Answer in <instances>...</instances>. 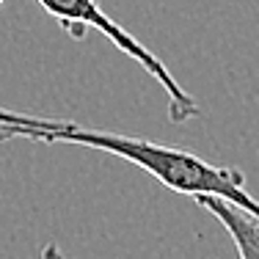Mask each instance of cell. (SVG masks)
Returning <instances> with one entry per match:
<instances>
[{
  "label": "cell",
  "instance_id": "cell-1",
  "mask_svg": "<svg viewBox=\"0 0 259 259\" xmlns=\"http://www.w3.org/2000/svg\"><path fill=\"white\" fill-rule=\"evenodd\" d=\"M11 138H28V141H47V144H77L85 149L108 152L127 163L144 168L152 174L160 185H165L174 193L185 196H221L234 204L259 212L256 201L245 190V174L234 165H212L204 157L193 152L177 149V146H163L152 144L144 138H130V135H116V133H102V130H89L80 127L75 121H64L55 130H33V127H14L6 133L3 141Z\"/></svg>",
  "mask_w": 259,
  "mask_h": 259
},
{
  "label": "cell",
  "instance_id": "cell-2",
  "mask_svg": "<svg viewBox=\"0 0 259 259\" xmlns=\"http://www.w3.org/2000/svg\"><path fill=\"white\" fill-rule=\"evenodd\" d=\"M47 14L58 22V28L64 30L69 39L83 41L89 30H100L108 41H113L127 58L138 61L141 69L149 72V77H155L160 83V89L168 97V116L174 124H185V121L199 116V105L193 102V97L182 89L174 80L165 64L157 58L149 47H144L133 33H127L119 22H113L108 14L97 6V0H36Z\"/></svg>",
  "mask_w": 259,
  "mask_h": 259
},
{
  "label": "cell",
  "instance_id": "cell-3",
  "mask_svg": "<svg viewBox=\"0 0 259 259\" xmlns=\"http://www.w3.org/2000/svg\"><path fill=\"white\" fill-rule=\"evenodd\" d=\"M193 199L199 207H204L207 212H212L224 224L240 259H259V212H251V209L234 204L229 199L209 193L193 196Z\"/></svg>",
  "mask_w": 259,
  "mask_h": 259
},
{
  "label": "cell",
  "instance_id": "cell-4",
  "mask_svg": "<svg viewBox=\"0 0 259 259\" xmlns=\"http://www.w3.org/2000/svg\"><path fill=\"white\" fill-rule=\"evenodd\" d=\"M64 121L58 119H39V116H25V113H17V110H6L0 108V141L6 138V133L14 127H33V130H55L61 127Z\"/></svg>",
  "mask_w": 259,
  "mask_h": 259
},
{
  "label": "cell",
  "instance_id": "cell-5",
  "mask_svg": "<svg viewBox=\"0 0 259 259\" xmlns=\"http://www.w3.org/2000/svg\"><path fill=\"white\" fill-rule=\"evenodd\" d=\"M41 259H64V251L55 243H47L45 248H41Z\"/></svg>",
  "mask_w": 259,
  "mask_h": 259
},
{
  "label": "cell",
  "instance_id": "cell-6",
  "mask_svg": "<svg viewBox=\"0 0 259 259\" xmlns=\"http://www.w3.org/2000/svg\"><path fill=\"white\" fill-rule=\"evenodd\" d=\"M0 3H3V0H0Z\"/></svg>",
  "mask_w": 259,
  "mask_h": 259
}]
</instances>
